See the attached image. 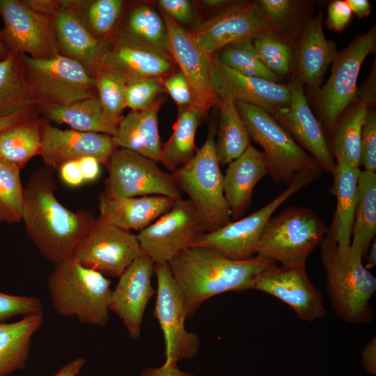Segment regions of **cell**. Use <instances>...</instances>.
Listing matches in <instances>:
<instances>
[{
	"mask_svg": "<svg viewBox=\"0 0 376 376\" xmlns=\"http://www.w3.org/2000/svg\"><path fill=\"white\" fill-rule=\"evenodd\" d=\"M361 363L366 372L376 375V338L374 336L363 347L361 351Z\"/></svg>",
	"mask_w": 376,
	"mask_h": 376,
	"instance_id": "obj_53",
	"label": "cell"
},
{
	"mask_svg": "<svg viewBox=\"0 0 376 376\" xmlns=\"http://www.w3.org/2000/svg\"><path fill=\"white\" fill-rule=\"evenodd\" d=\"M159 10L168 28L171 54L189 86L190 107L205 118L219 101L212 56L195 42L190 31Z\"/></svg>",
	"mask_w": 376,
	"mask_h": 376,
	"instance_id": "obj_11",
	"label": "cell"
},
{
	"mask_svg": "<svg viewBox=\"0 0 376 376\" xmlns=\"http://www.w3.org/2000/svg\"><path fill=\"white\" fill-rule=\"evenodd\" d=\"M321 11L308 20L301 31L297 62V78L302 84L315 89L321 84L336 53L334 41L326 38Z\"/></svg>",
	"mask_w": 376,
	"mask_h": 376,
	"instance_id": "obj_27",
	"label": "cell"
},
{
	"mask_svg": "<svg viewBox=\"0 0 376 376\" xmlns=\"http://www.w3.org/2000/svg\"><path fill=\"white\" fill-rule=\"evenodd\" d=\"M212 56L222 65L241 75L260 77L274 82H279L280 79L262 63L253 47L252 38L230 43Z\"/></svg>",
	"mask_w": 376,
	"mask_h": 376,
	"instance_id": "obj_40",
	"label": "cell"
},
{
	"mask_svg": "<svg viewBox=\"0 0 376 376\" xmlns=\"http://www.w3.org/2000/svg\"><path fill=\"white\" fill-rule=\"evenodd\" d=\"M272 31L256 1H233L190 31L195 42L212 56L225 46Z\"/></svg>",
	"mask_w": 376,
	"mask_h": 376,
	"instance_id": "obj_17",
	"label": "cell"
},
{
	"mask_svg": "<svg viewBox=\"0 0 376 376\" xmlns=\"http://www.w3.org/2000/svg\"><path fill=\"white\" fill-rule=\"evenodd\" d=\"M217 122L212 121L206 139L194 157L172 171V178L186 193L203 219L207 232L230 223L231 214L224 194L223 179L215 151Z\"/></svg>",
	"mask_w": 376,
	"mask_h": 376,
	"instance_id": "obj_5",
	"label": "cell"
},
{
	"mask_svg": "<svg viewBox=\"0 0 376 376\" xmlns=\"http://www.w3.org/2000/svg\"><path fill=\"white\" fill-rule=\"evenodd\" d=\"M352 12L346 0H335L327 8V23L331 30L340 32L351 22Z\"/></svg>",
	"mask_w": 376,
	"mask_h": 376,
	"instance_id": "obj_50",
	"label": "cell"
},
{
	"mask_svg": "<svg viewBox=\"0 0 376 376\" xmlns=\"http://www.w3.org/2000/svg\"><path fill=\"white\" fill-rule=\"evenodd\" d=\"M40 110L45 120L66 124L72 130L111 136L117 133L118 125L106 116L97 96L65 106L43 107Z\"/></svg>",
	"mask_w": 376,
	"mask_h": 376,
	"instance_id": "obj_31",
	"label": "cell"
},
{
	"mask_svg": "<svg viewBox=\"0 0 376 376\" xmlns=\"http://www.w3.org/2000/svg\"><path fill=\"white\" fill-rule=\"evenodd\" d=\"M178 70L171 54L118 31L106 45L102 71L114 75L125 83L144 77L164 78Z\"/></svg>",
	"mask_w": 376,
	"mask_h": 376,
	"instance_id": "obj_19",
	"label": "cell"
},
{
	"mask_svg": "<svg viewBox=\"0 0 376 376\" xmlns=\"http://www.w3.org/2000/svg\"><path fill=\"white\" fill-rule=\"evenodd\" d=\"M107 169L104 189L120 198L159 195L173 200L182 198L171 174L162 171L157 162L130 150L118 148Z\"/></svg>",
	"mask_w": 376,
	"mask_h": 376,
	"instance_id": "obj_15",
	"label": "cell"
},
{
	"mask_svg": "<svg viewBox=\"0 0 376 376\" xmlns=\"http://www.w3.org/2000/svg\"><path fill=\"white\" fill-rule=\"evenodd\" d=\"M111 281L70 258L54 265L47 288L52 306L62 316L104 327L109 320Z\"/></svg>",
	"mask_w": 376,
	"mask_h": 376,
	"instance_id": "obj_4",
	"label": "cell"
},
{
	"mask_svg": "<svg viewBox=\"0 0 376 376\" xmlns=\"http://www.w3.org/2000/svg\"><path fill=\"white\" fill-rule=\"evenodd\" d=\"M376 234V173L361 171L350 248L366 253Z\"/></svg>",
	"mask_w": 376,
	"mask_h": 376,
	"instance_id": "obj_35",
	"label": "cell"
},
{
	"mask_svg": "<svg viewBox=\"0 0 376 376\" xmlns=\"http://www.w3.org/2000/svg\"><path fill=\"white\" fill-rule=\"evenodd\" d=\"M154 262L146 253L139 256L118 277L111 291L109 311L123 321L131 339H137L147 304L156 293L151 283Z\"/></svg>",
	"mask_w": 376,
	"mask_h": 376,
	"instance_id": "obj_22",
	"label": "cell"
},
{
	"mask_svg": "<svg viewBox=\"0 0 376 376\" xmlns=\"http://www.w3.org/2000/svg\"><path fill=\"white\" fill-rule=\"evenodd\" d=\"M20 169L0 158V221L9 224L22 221L24 187Z\"/></svg>",
	"mask_w": 376,
	"mask_h": 376,
	"instance_id": "obj_41",
	"label": "cell"
},
{
	"mask_svg": "<svg viewBox=\"0 0 376 376\" xmlns=\"http://www.w3.org/2000/svg\"><path fill=\"white\" fill-rule=\"evenodd\" d=\"M40 129V155L45 166L53 170H58L67 162L86 157H92L107 166L118 148L113 136L108 134L61 130L45 120H42Z\"/></svg>",
	"mask_w": 376,
	"mask_h": 376,
	"instance_id": "obj_20",
	"label": "cell"
},
{
	"mask_svg": "<svg viewBox=\"0 0 376 376\" xmlns=\"http://www.w3.org/2000/svg\"><path fill=\"white\" fill-rule=\"evenodd\" d=\"M165 92L168 93L178 109L191 105V94L185 77L178 70L162 79Z\"/></svg>",
	"mask_w": 376,
	"mask_h": 376,
	"instance_id": "obj_48",
	"label": "cell"
},
{
	"mask_svg": "<svg viewBox=\"0 0 376 376\" xmlns=\"http://www.w3.org/2000/svg\"><path fill=\"white\" fill-rule=\"evenodd\" d=\"M376 46L375 26L355 37L332 62L329 78L318 91L317 104L324 127L333 132L345 110L358 97L357 82L361 67Z\"/></svg>",
	"mask_w": 376,
	"mask_h": 376,
	"instance_id": "obj_10",
	"label": "cell"
},
{
	"mask_svg": "<svg viewBox=\"0 0 376 376\" xmlns=\"http://www.w3.org/2000/svg\"><path fill=\"white\" fill-rule=\"evenodd\" d=\"M320 244L335 313L350 324L370 322L373 315L370 301L376 291V278L363 265V256L350 246H338L328 231Z\"/></svg>",
	"mask_w": 376,
	"mask_h": 376,
	"instance_id": "obj_3",
	"label": "cell"
},
{
	"mask_svg": "<svg viewBox=\"0 0 376 376\" xmlns=\"http://www.w3.org/2000/svg\"><path fill=\"white\" fill-rule=\"evenodd\" d=\"M62 181L70 187H79L85 182L78 159L62 164L58 169Z\"/></svg>",
	"mask_w": 376,
	"mask_h": 376,
	"instance_id": "obj_51",
	"label": "cell"
},
{
	"mask_svg": "<svg viewBox=\"0 0 376 376\" xmlns=\"http://www.w3.org/2000/svg\"><path fill=\"white\" fill-rule=\"evenodd\" d=\"M161 103L159 99L148 109L130 111L123 117L113 136L118 148L160 162L163 144L159 134L158 113Z\"/></svg>",
	"mask_w": 376,
	"mask_h": 376,
	"instance_id": "obj_28",
	"label": "cell"
},
{
	"mask_svg": "<svg viewBox=\"0 0 376 376\" xmlns=\"http://www.w3.org/2000/svg\"><path fill=\"white\" fill-rule=\"evenodd\" d=\"M163 78L144 77L129 81L125 84L126 107L131 111H141L151 107L159 95L165 92Z\"/></svg>",
	"mask_w": 376,
	"mask_h": 376,
	"instance_id": "obj_44",
	"label": "cell"
},
{
	"mask_svg": "<svg viewBox=\"0 0 376 376\" xmlns=\"http://www.w3.org/2000/svg\"><path fill=\"white\" fill-rule=\"evenodd\" d=\"M287 86L291 94L290 104L272 116L302 149L309 152L322 171L332 174L336 161L322 125L307 102L303 84L296 77Z\"/></svg>",
	"mask_w": 376,
	"mask_h": 376,
	"instance_id": "obj_21",
	"label": "cell"
},
{
	"mask_svg": "<svg viewBox=\"0 0 376 376\" xmlns=\"http://www.w3.org/2000/svg\"><path fill=\"white\" fill-rule=\"evenodd\" d=\"M175 200L153 195L120 198L105 189L99 195V220L130 230H141L171 209Z\"/></svg>",
	"mask_w": 376,
	"mask_h": 376,
	"instance_id": "obj_24",
	"label": "cell"
},
{
	"mask_svg": "<svg viewBox=\"0 0 376 376\" xmlns=\"http://www.w3.org/2000/svg\"><path fill=\"white\" fill-rule=\"evenodd\" d=\"M90 33L107 45L118 31L125 9L122 0L66 1Z\"/></svg>",
	"mask_w": 376,
	"mask_h": 376,
	"instance_id": "obj_38",
	"label": "cell"
},
{
	"mask_svg": "<svg viewBox=\"0 0 376 376\" xmlns=\"http://www.w3.org/2000/svg\"><path fill=\"white\" fill-rule=\"evenodd\" d=\"M168 263L184 296L188 319L213 296L253 289L260 273L276 263L258 255L249 260H233L212 248L190 246Z\"/></svg>",
	"mask_w": 376,
	"mask_h": 376,
	"instance_id": "obj_2",
	"label": "cell"
},
{
	"mask_svg": "<svg viewBox=\"0 0 376 376\" xmlns=\"http://www.w3.org/2000/svg\"><path fill=\"white\" fill-rule=\"evenodd\" d=\"M219 93L215 151L219 164L225 166L240 157L251 144L235 100L219 90Z\"/></svg>",
	"mask_w": 376,
	"mask_h": 376,
	"instance_id": "obj_33",
	"label": "cell"
},
{
	"mask_svg": "<svg viewBox=\"0 0 376 376\" xmlns=\"http://www.w3.org/2000/svg\"><path fill=\"white\" fill-rule=\"evenodd\" d=\"M177 363L165 361L162 366L146 368L140 376H195L192 373L181 370Z\"/></svg>",
	"mask_w": 376,
	"mask_h": 376,
	"instance_id": "obj_52",
	"label": "cell"
},
{
	"mask_svg": "<svg viewBox=\"0 0 376 376\" xmlns=\"http://www.w3.org/2000/svg\"><path fill=\"white\" fill-rule=\"evenodd\" d=\"M157 2L159 10L181 26L194 20V8L190 1L159 0Z\"/></svg>",
	"mask_w": 376,
	"mask_h": 376,
	"instance_id": "obj_49",
	"label": "cell"
},
{
	"mask_svg": "<svg viewBox=\"0 0 376 376\" xmlns=\"http://www.w3.org/2000/svg\"><path fill=\"white\" fill-rule=\"evenodd\" d=\"M267 174L265 155L252 145L228 164L223 187L231 218L239 219L250 207L255 186Z\"/></svg>",
	"mask_w": 376,
	"mask_h": 376,
	"instance_id": "obj_26",
	"label": "cell"
},
{
	"mask_svg": "<svg viewBox=\"0 0 376 376\" xmlns=\"http://www.w3.org/2000/svg\"><path fill=\"white\" fill-rule=\"evenodd\" d=\"M321 171L320 167L315 166L299 172L288 187L271 202L242 219L203 233L190 246L212 248L233 260L255 257L260 237L275 210L291 196L316 180Z\"/></svg>",
	"mask_w": 376,
	"mask_h": 376,
	"instance_id": "obj_8",
	"label": "cell"
},
{
	"mask_svg": "<svg viewBox=\"0 0 376 376\" xmlns=\"http://www.w3.org/2000/svg\"><path fill=\"white\" fill-rule=\"evenodd\" d=\"M39 109L19 54L0 59V119L33 113Z\"/></svg>",
	"mask_w": 376,
	"mask_h": 376,
	"instance_id": "obj_30",
	"label": "cell"
},
{
	"mask_svg": "<svg viewBox=\"0 0 376 376\" xmlns=\"http://www.w3.org/2000/svg\"><path fill=\"white\" fill-rule=\"evenodd\" d=\"M24 1L34 10L52 17L62 5V1L24 0Z\"/></svg>",
	"mask_w": 376,
	"mask_h": 376,
	"instance_id": "obj_55",
	"label": "cell"
},
{
	"mask_svg": "<svg viewBox=\"0 0 376 376\" xmlns=\"http://www.w3.org/2000/svg\"><path fill=\"white\" fill-rule=\"evenodd\" d=\"M360 173L359 167L337 161L332 173L334 182L330 192L336 197V208L327 231L341 247L350 245Z\"/></svg>",
	"mask_w": 376,
	"mask_h": 376,
	"instance_id": "obj_29",
	"label": "cell"
},
{
	"mask_svg": "<svg viewBox=\"0 0 376 376\" xmlns=\"http://www.w3.org/2000/svg\"><path fill=\"white\" fill-rule=\"evenodd\" d=\"M235 104L249 139L263 148L268 175L276 183L289 184L299 172L318 165L270 113L244 102Z\"/></svg>",
	"mask_w": 376,
	"mask_h": 376,
	"instance_id": "obj_9",
	"label": "cell"
},
{
	"mask_svg": "<svg viewBox=\"0 0 376 376\" xmlns=\"http://www.w3.org/2000/svg\"><path fill=\"white\" fill-rule=\"evenodd\" d=\"M256 2L272 30L290 42L288 30L297 17L299 3L291 0H258Z\"/></svg>",
	"mask_w": 376,
	"mask_h": 376,
	"instance_id": "obj_45",
	"label": "cell"
},
{
	"mask_svg": "<svg viewBox=\"0 0 376 376\" xmlns=\"http://www.w3.org/2000/svg\"><path fill=\"white\" fill-rule=\"evenodd\" d=\"M154 273L157 285L154 316L163 332L165 361L192 359L198 352L201 342L196 334L186 329L184 296L168 263H155Z\"/></svg>",
	"mask_w": 376,
	"mask_h": 376,
	"instance_id": "obj_13",
	"label": "cell"
},
{
	"mask_svg": "<svg viewBox=\"0 0 376 376\" xmlns=\"http://www.w3.org/2000/svg\"><path fill=\"white\" fill-rule=\"evenodd\" d=\"M54 170H36L24 187L22 221L39 252L54 265L72 258L80 241L96 222L93 214L66 208L55 195Z\"/></svg>",
	"mask_w": 376,
	"mask_h": 376,
	"instance_id": "obj_1",
	"label": "cell"
},
{
	"mask_svg": "<svg viewBox=\"0 0 376 376\" xmlns=\"http://www.w3.org/2000/svg\"><path fill=\"white\" fill-rule=\"evenodd\" d=\"M117 31L138 42L171 54L167 26L160 12L149 3H143L131 8Z\"/></svg>",
	"mask_w": 376,
	"mask_h": 376,
	"instance_id": "obj_34",
	"label": "cell"
},
{
	"mask_svg": "<svg viewBox=\"0 0 376 376\" xmlns=\"http://www.w3.org/2000/svg\"><path fill=\"white\" fill-rule=\"evenodd\" d=\"M52 17L60 54L79 62L95 78L102 71L106 45L90 33L66 1Z\"/></svg>",
	"mask_w": 376,
	"mask_h": 376,
	"instance_id": "obj_25",
	"label": "cell"
},
{
	"mask_svg": "<svg viewBox=\"0 0 376 376\" xmlns=\"http://www.w3.org/2000/svg\"><path fill=\"white\" fill-rule=\"evenodd\" d=\"M359 166L364 171L376 172V114L372 108L361 130Z\"/></svg>",
	"mask_w": 376,
	"mask_h": 376,
	"instance_id": "obj_47",
	"label": "cell"
},
{
	"mask_svg": "<svg viewBox=\"0 0 376 376\" xmlns=\"http://www.w3.org/2000/svg\"><path fill=\"white\" fill-rule=\"evenodd\" d=\"M95 88L103 111L116 125L122 120L126 107V83L114 75L102 71L95 78Z\"/></svg>",
	"mask_w": 376,
	"mask_h": 376,
	"instance_id": "obj_43",
	"label": "cell"
},
{
	"mask_svg": "<svg viewBox=\"0 0 376 376\" xmlns=\"http://www.w3.org/2000/svg\"><path fill=\"white\" fill-rule=\"evenodd\" d=\"M43 318V313H38L13 323L0 322V376L25 367L31 338L41 327Z\"/></svg>",
	"mask_w": 376,
	"mask_h": 376,
	"instance_id": "obj_32",
	"label": "cell"
},
{
	"mask_svg": "<svg viewBox=\"0 0 376 376\" xmlns=\"http://www.w3.org/2000/svg\"><path fill=\"white\" fill-rule=\"evenodd\" d=\"M142 253L136 235L97 218L93 227L77 246L72 258L105 276L119 277Z\"/></svg>",
	"mask_w": 376,
	"mask_h": 376,
	"instance_id": "obj_16",
	"label": "cell"
},
{
	"mask_svg": "<svg viewBox=\"0 0 376 376\" xmlns=\"http://www.w3.org/2000/svg\"><path fill=\"white\" fill-rule=\"evenodd\" d=\"M207 232L191 201L180 198L169 210L136 235L144 253L154 263H169Z\"/></svg>",
	"mask_w": 376,
	"mask_h": 376,
	"instance_id": "obj_14",
	"label": "cell"
},
{
	"mask_svg": "<svg viewBox=\"0 0 376 376\" xmlns=\"http://www.w3.org/2000/svg\"><path fill=\"white\" fill-rule=\"evenodd\" d=\"M0 40L9 53L45 58L60 54L54 19L21 0H0Z\"/></svg>",
	"mask_w": 376,
	"mask_h": 376,
	"instance_id": "obj_12",
	"label": "cell"
},
{
	"mask_svg": "<svg viewBox=\"0 0 376 376\" xmlns=\"http://www.w3.org/2000/svg\"><path fill=\"white\" fill-rule=\"evenodd\" d=\"M366 264L364 265L368 269L376 265V241L373 240L366 253Z\"/></svg>",
	"mask_w": 376,
	"mask_h": 376,
	"instance_id": "obj_59",
	"label": "cell"
},
{
	"mask_svg": "<svg viewBox=\"0 0 376 376\" xmlns=\"http://www.w3.org/2000/svg\"><path fill=\"white\" fill-rule=\"evenodd\" d=\"M42 313L40 300L34 296H15L0 292V322L17 315Z\"/></svg>",
	"mask_w": 376,
	"mask_h": 376,
	"instance_id": "obj_46",
	"label": "cell"
},
{
	"mask_svg": "<svg viewBox=\"0 0 376 376\" xmlns=\"http://www.w3.org/2000/svg\"><path fill=\"white\" fill-rule=\"evenodd\" d=\"M19 55L39 109L97 96L95 78L77 61L61 54L45 58Z\"/></svg>",
	"mask_w": 376,
	"mask_h": 376,
	"instance_id": "obj_7",
	"label": "cell"
},
{
	"mask_svg": "<svg viewBox=\"0 0 376 376\" xmlns=\"http://www.w3.org/2000/svg\"><path fill=\"white\" fill-rule=\"evenodd\" d=\"M41 122L36 116L0 130V158L22 169L40 155Z\"/></svg>",
	"mask_w": 376,
	"mask_h": 376,
	"instance_id": "obj_37",
	"label": "cell"
},
{
	"mask_svg": "<svg viewBox=\"0 0 376 376\" xmlns=\"http://www.w3.org/2000/svg\"><path fill=\"white\" fill-rule=\"evenodd\" d=\"M84 363V359L77 358L62 367L54 376H76Z\"/></svg>",
	"mask_w": 376,
	"mask_h": 376,
	"instance_id": "obj_57",
	"label": "cell"
},
{
	"mask_svg": "<svg viewBox=\"0 0 376 376\" xmlns=\"http://www.w3.org/2000/svg\"><path fill=\"white\" fill-rule=\"evenodd\" d=\"M203 118L199 111L187 107L178 109L173 131L162 146L160 162L173 171L187 163L198 150L195 146L197 127Z\"/></svg>",
	"mask_w": 376,
	"mask_h": 376,
	"instance_id": "obj_39",
	"label": "cell"
},
{
	"mask_svg": "<svg viewBox=\"0 0 376 376\" xmlns=\"http://www.w3.org/2000/svg\"><path fill=\"white\" fill-rule=\"evenodd\" d=\"M253 289L283 301L301 320L311 322L326 313L322 293L310 281L306 265L274 263L260 273Z\"/></svg>",
	"mask_w": 376,
	"mask_h": 376,
	"instance_id": "obj_18",
	"label": "cell"
},
{
	"mask_svg": "<svg viewBox=\"0 0 376 376\" xmlns=\"http://www.w3.org/2000/svg\"><path fill=\"white\" fill-rule=\"evenodd\" d=\"M372 106L367 100L357 97L339 118L333 131L336 162L359 167L361 130Z\"/></svg>",
	"mask_w": 376,
	"mask_h": 376,
	"instance_id": "obj_36",
	"label": "cell"
},
{
	"mask_svg": "<svg viewBox=\"0 0 376 376\" xmlns=\"http://www.w3.org/2000/svg\"><path fill=\"white\" fill-rule=\"evenodd\" d=\"M311 209L290 206L268 220L256 246V255L282 265H306L327 232Z\"/></svg>",
	"mask_w": 376,
	"mask_h": 376,
	"instance_id": "obj_6",
	"label": "cell"
},
{
	"mask_svg": "<svg viewBox=\"0 0 376 376\" xmlns=\"http://www.w3.org/2000/svg\"><path fill=\"white\" fill-rule=\"evenodd\" d=\"M255 50L264 66L279 79L290 70L292 52L289 42L279 33L264 31L252 38Z\"/></svg>",
	"mask_w": 376,
	"mask_h": 376,
	"instance_id": "obj_42",
	"label": "cell"
},
{
	"mask_svg": "<svg viewBox=\"0 0 376 376\" xmlns=\"http://www.w3.org/2000/svg\"><path fill=\"white\" fill-rule=\"evenodd\" d=\"M79 164L85 182L95 180L100 173V163L92 157L78 159Z\"/></svg>",
	"mask_w": 376,
	"mask_h": 376,
	"instance_id": "obj_54",
	"label": "cell"
},
{
	"mask_svg": "<svg viewBox=\"0 0 376 376\" xmlns=\"http://www.w3.org/2000/svg\"><path fill=\"white\" fill-rule=\"evenodd\" d=\"M9 52L6 48L3 46L1 41L0 40V59H3L7 57Z\"/></svg>",
	"mask_w": 376,
	"mask_h": 376,
	"instance_id": "obj_61",
	"label": "cell"
},
{
	"mask_svg": "<svg viewBox=\"0 0 376 376\" xmlns=\"http://www.w3.org/2000/svg\"><path fill=\"white\" fill-rule=\"evenodd\" d=\"M212 60L219 90L235 102L258 107L272 116L290 106L291 94L287 85L241 75L222 65L213 56Z\"/></svg>",
	"mask_w": 376,
	"mask_h": 376,
	"instance_id": "obj_23",
	"label": "cell"
},
{
	"mask_svg": "<svg viewBox=\"0 0 376 376\" xmlns=\"http://www.w3.org/2000/svg\"><path fill=\"white\" fill-rule=\"evenodd\" d=\"M233 1L226 0H203L201 1L207 8L218 9L219 11L230 4Z\"/></svg>",
	"mask_w": 376,
	"mask_h": 376,
	"instance_id": "obj_60",
	"label": "cell"
},
{
	"mask_svg": "<svg viewBox=\"0 0 376 376\" xmlns=\"http://www.w3.org/2000/svg\"><path fill=\"white\" fill-rule=\"evenodd\" d=\"M36 113H26V114L14 116L6 118H1L0 119V130L4 128H6L9 126H11L13 125H15L16 123L36 117Z\"/></svg>",
	"mask_w": 376,
	"mask_h": 376,
	"instance_id": "obj_58",
	"label": "cell"
},
{
	"mask_svg": "<svg viewBox=\"0 0 376 376\" xmlns=\"http://www.w3.org/2000/svg\"><path fill=\"white\" fill-rule=\"evenodd\" d=\"M354 13L359 18L368 17L370 13L371 6L368 0H346Z\"/></svg>",
	"mask_w": 376,
	"mask_h": 376,
	"instance_id": "obj_56",
	"label": "cell"
}]
</instances>
